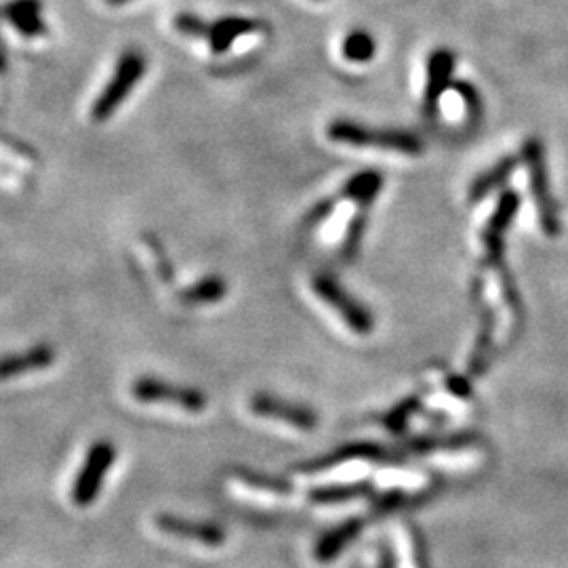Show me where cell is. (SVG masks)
Segmentation results:
<instances>
[{
    "label": "cell",
    "mask_w": 568,
    "mask_h": 568,
    "mask_svg": "<svg viewBox=\"0 0 568 568\" xmlns=\"http://www.w3.org/2000/svg\"><path fill=\"white\" fill-rule=\"evenodd\" d=\"M251 411L257 413L259 417H268V419H278L282 423H289L297 430H312L316 428V415L306 409V407H297L293 402H284L278 400L274 396H255L251 400Z\"/></svg>",
    "instance_id": "obj_9"
},
{
    "label": "cell",
    "mask_w": 568,
    "mask_h": 568,
    "mask_svg": "<svg viewBox=\"0 0 568 568\" xmlns=\"http://www.w3.org/2000/svg\"><path fill=\"white\" fill-rule=\"evenodd\" d=\"M127 3H131V0H108V5H112V7H120V5H127Z\"/></svg>",
    "instance_id": "obj_20"
},
{
    "label": "cell",
    "mask_w": 568,
    "mask_h": 568,
    "mask_svg": "<svg viewBox=\"0 0 568 568\" xmlns=\"http://www.w3.org/2000/svg\"><path fill=\"white\" fill-rule=\"evenodd\" d=\"M5 19L24 38H40L47 34L40 0H11L5 5Z\"/></svg>",
    "instance_id": "obj_10"
},
{
    "label": "cell",
    "mask_w": 568,
    "mask_h": 568,
    "mask_svg": "<svg viewBox=\"0 0 568 568\" xmlns=\"http://www.w3.org/2000/svg\"><path fill=\"white\" fill-rule=\"evenodd\" d=\"M522 160L526 169H529L531 179V192L535 196L541 228L547 236L560 234V211L558 202L550 190V175H547V162H545V148L539 137H529L522 146Z\"/></svg>",
    "instance_id": "obj_2"
},
{
    "label": "cell",
    "mask_w": 568,
    "mask_h": 568,
    "mask_svg": "<svg viewBox=\"0 0 568 568\" xmlns=\"http://www.w3.org/2000/svg\"><path fill=\"white\" fill-rule=\"evenodd\" d=\"M518 167V156H505L501 158L497 165H493L489 171H484L474 179V184L470 188V200L480 202L484 196H489L497 188H501L507 179L514 175Z\"/></svg>",
    "instance_id": "obj_13"
},
{
    "label": "cell",
    "mask_w": 568,
    "mask_h": 568,
    "mask_svg": "<svg viewBox=\"0 0 568 568\" xmlns=\"http://www.w3.org/2000/svg\"><path fill=\"white\" fill-rule=\"evenodd\" d=\"M223 291H226V289H223V282L217 280V278H211L207 282L196 284V289H192L186 297L194 303H205V301H213V299L221 297Z\"/></svg>",
    "instance_id": "obj_19"
},
{
    "label": "cell",
    "mask_w": 568,
    "mask_h": 568,
    "mask_svg": "<svg viewBox=\"0 0 568 568\" xmlns=\"http://www.w3.org/2000/svg\"><path fill=\"white\" fill-rule=\"evenodd\" d=\"M520 207V196L514 190H505L497 202V209L486 223L482 242L486 247V261L497 270L505 266V232L512 226V221Z\"/></svg>",
    "instance_id": "obj_5"
},
{
    "label": "cell",
    "mask_w": 568,
    "mask_h": 568,
    "mask_svg": "<svg viewBox=\"0 0 568 568\" xmlns=\"http://www.w3.org/2000/svg\"><path fill=\"white\" fill-rule=\"evenodd\" d=\"M259 28V24L251 17H242V15H226L217 19V22H211V30H209V47L215 55H221L230 51V47L236 43L238 38L247 36L251 32H255Z\"/></svg>",
    "instance_id": "obj_12"
},
{
    "label": "cell",
    "mask_w": 568,
    "mask_h": 568,
    "mask_svg": "<svg viewBox=\"0 0 568 568\" xmlns=\"http://www.w3.org/2000/svg\"><path fill=\"white\" fill-rule=\"evenodd\" d=\"M327 135L331 141L356 148H379L392 150L407 156H419L423 152V141L404 129H385V127H369L354 120H335L329 125Z\"/></svg>",
    "instance_id": "obj_1"
},
{
    "label": "cell",
    "mask_w": 568,
    "mask_h": 568,
    "mask_svg": "<svg viewBox=\"0 0 568 568\" xmlns=\"http://www.w3.org/2000/svg\"><path fill=\"white\" fill-rule=\"evenodd\" d=\"M341 53L352 64H367L377 53V43H375L373 34H369L362 28H356L346 38H343Z\"/></svg>",
    "instance_id": "obj_15"
},
{
    "label": "cell",
    "mask_w": 568,
    "mask_h": 568,
    "mask_svg": "<svg viewBox=\"0 0 568 568\" xmlns=\"http://www.w3.org/2000/svg\"><path fill=\"white\" fill-rule=\"evenodd\" d=\"M453 89L461 95L465 110H468V118L474 127H478L482 123V116H484V104H482V97L478 93V89L472 83H465V80H455Z\"/></svg>",
    "instance_id": "obj_17"
},
{
    "label": "cell",
    "mask_w": 568,
    "mask_h": 568,
    "mask_svg": "<svg viewBox=\"0 0 568 568\" xmlns=\"http://www.w3.org/2000/svg\"><path fill=\"white\" fill-rule=\"evenodd\" d=\"M144 74H146V57L139 51H127L120 55L106 89L99 93L91 108V118L95 123H106V120L125 104V99L137 87L139 80L144 78Z\"/></svg>",
    "instance_id": "obj_3"
},
{
    "label": "cell",
    "mask_w": 568,
    "mask_h": 568,
    "mask_svg": "<svg viewBox=\"0 0 568 568\" xmlns=\"http://www.w3.org/2000/svg\"><path fill=\"white\" fill-rule=\"evenodd\" d=\"M493 329H495V318L493 312L486 310L482 312V329H480V337L476 341V348L470 360V373L472 375H482L486 364H489V352L493 346Z\"/></svg>",
    "instance_id": "obj_16"
},
{
    "label": "cell",
    "mask_w": 568,
    "mask_h": 568,
    "mask_svg": "<svg viewBox=\"0 0 568 568\" xmlns=\"http://www.w3.org/2000/svg\"><path fill=\"white\" fill-rule=\"evenodd\" d=\"M173 28L190 38H209V30H211V22H205V19L194 15V13H177L173 19Z\"/></svg>",
    "instance_id": "obj_18"
},
{
    "label": "cell",
    "mask_w": 568,
    "mask_h": 568,
    "mask_svg": "<svg viewBox=\"0 0 568 568\" xmlns=\"http://www.w3.org/2000/svg\"><path fill=\"white\" fill-rule=\"evenodd\" d=\"M312 289L329 308H333L341 316V320L346 322L352 331L360 335L373 331V318L367 314V310L360 308L333 278L316 276L312 282Z\"/></svg>",
    "instance_id": "obj_6"
},
{
    "label": "cell",
    "mask_w": 568,
    "mask_h": 568,
    "mask_svg": "<svg viewBox=\"0 0 568 568\" xmlns=\"http://www.w3.org/2000/svg\"><path fill=\"white\" fill-rule=\"evenodd\" d=\"M156 526L167 535L188 539L192 543H200L207 547H217L223 543V531L213 524H198L192 520H181L173 516H160L156 520Z\"/></svg>",
    "instance_id": "obj_11"
},
{
    "label": "cell",
    "mask_w": 568,
    "mask_h": 568,
    "mask_svg": "<svg viewBox=\"0 0 568 568\" xmlns=\"http://www.w3.org/2000/svg\"><path fill=\"white\" fill-rule=\"evenodd\" d=\"M53 358H55L53 350H49V348H36V350H30L26 354L11 356L3 364V375H5V379H11V377H19V375L30 373V371L47 369L49 364L53 362Z\"/></svg>",
    "instance_id": "obj_14"
},
{
    "label": "cell",
    "mask_w": 568,
    "mask_h": 568,
    "mask_svg": "<svg viewBox=\"0 0 568 568\" xmlns=\"http://www.w3.org/2000/svg\"><path fill=\"white\" fill-rule=\"evenodd\" d=\"M112 461H114V449L108 442H99V444L93 446V449L87 455L83 470H80V474L74 482V491H72L74 503H78L80 507H85L97 497L99 486H101V482H104L106 472L110 470Z\"/></svg>",
    "instance_id": "obj_8"
},
{
    "label": "cell",
    "mask_w": 568,
    "mask_h": 568,
    "mask_svg": "<svg viewBox=\"0 0 568 568\" xmlns=\"http://www.w3.org/2000/svg\"><path fill=\"white\" fill-rule=\"evenodd\" d=\"M457 66V55L446 49H434L428 57V72H425V87H423V114L434 118L440 110L442 95L453 89V72Z\"/></svg>",
    "instance_id": "obj_4"
},
{
    "label": "cell",
    "mask_w": 568,
    "mask_h": 568,
    "mask_svg": "<svg viewBox=\"0 0 568 568\" xmlns=\"http://www.w3.org/2000/svg\"><path fill=\"white\" fill-rule=\"evenodd\" d=\"M133 396L139 402H146V404L169 402L171 407H177L188 413H200L207 407L205 394L177 388V385H169V383H162L156 379H139L133 385Z\"/></svg>",
    "instance_id": "obj_7"
}]
</instances>
